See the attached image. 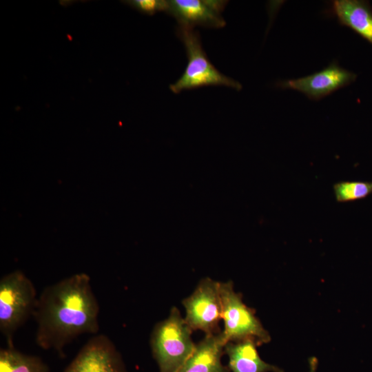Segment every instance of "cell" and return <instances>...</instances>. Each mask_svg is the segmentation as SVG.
Segmentation results:
<instances>
[{
  "label": "cell",
  "mask_w": 372,
  "mask_h": 372,
  "mask_svg": "<svg viewBox=\"0 0 372 372\" xmlns=\"http://www.w3.org/2000/svg\"><path fill=\"white\" fill-rule=\"evenodd\" d=\"M99 304L90 276L73 274L47 286L38 296L32 318L35 342L65 357V347L83 334L99 330Z\"/></svg>",
  "instance_id": "obj_1"
},
{
  "label": "cell",
  "mask_w": 372,
  "mask_h": 372,
  "mask_svg": "<svg viewBox=\"0 0 372 372\" xmlns=\"http://www.w3.org/2000/svg\"><path fill=\"white\" fill-rule=\"evenodd\" d=\"M192 330L176 307L153 329L150 345L159 372H178L194 351Z\"/></svg>",
  "instance_id": "obj_2"
},
{
  "label": "cell",
  "mask_w": 372,
  "mask_h": 372,
  "mask_svg": "<svg viewBox=\"0 0 372 372\" xmlns=\"http://www.w3.org/2000/svg\"><path fill=\"white\" fill-rule=\"evenodd\" d=\"M38 296L36 288L25 273L16 270L0 280V331L13 347L14 333L33 316Z\"/></svg>",
  "instance_id": "obj_3"
},
{
  "label": "cell",
  "mask_w": 372,
  "mask_h": 372,
  "mask_svg": "<svg viewBox=\"0 0 372 372\" xmlns=\"http://www.w3.org/2000/svg\"><path fill=\"white\" fill-rule=\"evenodd\" d=\"M176 33L185 46L187 64L180 78L169 85V90L173 93L178 94L185 90L205 86H226L238 91L242 89L238 81L219 72L210 62L203 48L198 31L178 25Z\"/></svg>",
  "instance_id": "obj_4"
},
{
  "label": "cell",
  "mask_w": 372,
  "mask_h": 372,
  "mask_svg": "<svg viewBox=\"0 0 372 372\" xmlns=\"http://www.w3.org/2000/svg\"><path fill=\"white\" fill-rule=\"evenodd\" d=\"M219 290L224 322L221 335L225 343L252 340L260 346L269 342V332L256 316L255 310L243 302L242 294L235 291L233 282H220Z\"/></svg>",
  "instance_id": "obj_5"
},
{
  "label": "cell",
  "mask_w": 372,
  "mask_h": 372,
  "mask_svg": "<svg viewBox=\"0 0 372 372\" xmlns=\"http://www.w3.org/2000/svg\"><path fill=\"white\" fill-rule=\"evenodd\" d=\"M219 285L220 282L205 278L200 281L194 292L183 300L186 312L185 320L192 331H201L205 335L221 332Z\"/></svg>",
  "instance_id": "obj_6"
},
{
  "label": "cell",
  "mask_w": 372,
  "mask_h": 372,
  "mask_svg": "<svg viewBox=\"0 0 372 372\" xmlns=\"http://www.w3.org/2000/svg\"><path fill=\"white\" fill-rule=\"evenodd\" d=\"M63 372H127L121 354L105 335L91 338Z\"/></svg>",
  "instance_id": "obj_7"
},
{
  "label": "cell",
  "mask_w": 372,
  "mask_h": 372,
  "mask_svg": "<svg viewBox=\"0 0 372 372\" xmlns=\"http://www.w3.org/2000/svg\"><path fill=\"white\" fill-rule=\"evenodd\" d=\"M355 77L354 73L333 61L320 71L303 77L279 81L277 86L296 90L311 100L318 101L347 86Z\"/></svg>",
  "instance_id": "obj_8"
},
{
  "label": "cell",
  "mask_w": 372,
  "mask_h": 372,
  "mask_svg": "<svg viewBox=\"0 0 372 372\" xmlns=\"http://www.w3.org/2000/svg\"><path fill=\"white\" fill-rule=\"evenodd\" d=\"M227 1L220 0H168L167 13L172 16L178 25L194 28H220L226 23L221 16Z\"/></svg>",
  "instance_id": "obj_9"
},
{
  "label": "cell",
  "mask_w": 372,
  "mask_h": 372,
  "mask_svg": "<svg viewBox=\"0 0 372 372\" xmlns=\"http://www.w3.org/2000/svg\"><path fill=\"white\" fill-rule=\"evenodd\" d=\"M225 344L221 332L205 335L178 372H230L221 361Z\"/></svg>",
  "instance_id": "obj_10"
},
{
  "label": "cell",
  "mask_w": 372,
  "mask_h": 372,
  "mask_svg": "<svg viewBox=\"0 0 372 372\" xmlns=\"http://www.w3.org/2000/svg\"><path fill=\"white\" fill-rule=\"evenodd\" d=\"M329 14L341 25L350 28L372 43V12L364 1L358 0H333Z\"/></svg>",
  "instance_id": "obj_11"
},
{
  "label": "cell",
  "mask_w": 372,
  "mask_h": 372,
  "mask_svg": "<svg viewBox=\"0 0 372 372\" xmlns=\"http://www.w3.org/2000/svg\"><path fill=\"white\" fill-rule=\"evenodd\" d=\"M257 343L252 340L228 342L225 353L228 358L230 372H284L280 368L260 358Z\"/></svg>",
  "instance_id": "obj_12"
},
{
  "label": "cell",
  "mask_w": 372,
  "mask_h": 372,
  "mask_svg": "<svg viewBox=\"0 0 372 372\" xmlns=\"http://www.w3.org/2000/svg\"><path fill=\"white\" fill-rule=\"evenodd\" d=\"M48 365L39 356L25 354L14 347L0 349V372H49Z\"/></svg>",
  "instance_id": "obj_13"
},
{
  "label": "cell",
  "mask_w": 372,
  "mask_h": 372,
  "mask_svg": "<svg viewBox=\"0 0 372 372\" xmlns=\"http://www.w3.org/2000/svg\"><path fill=\"white\" fill-rule=\"evenodd\" d=\"M333 190L338 203L359 200L372 194V181H340L333 185Z\"/></svg>",
  "instance_id": "obj_14"
},
{
  "label": "cell",
  "mask_w": 372,
  "mask_h": 372,
  "mask_svg": "<svg viewBox=\"0 0 372 372\" xmlns=\"http://www.w3.org/2000/svg\"><path fill=\"white\" fill-rule=\"evenodd\" d=\"M123 3L142 14L153 15L158 12H167L168 0H127Z\"/></svg>",
  "instance_id": "obj_15"
},
{
  "label": "cell",
  "mask_w": 372,
  "mask_h": 372,
  "mask_svg": "<svg viewBox=\"0 0 372 372\" xmlns=\"http://www.w3.org/2000/svg\"><path fill=\"white\" fill-rule=\"evenodd\" d=\"M318 359L316 357L309 358V372H316L318 366Z\"/></svg>",
  "instance_id": "obj_16"
}]
</instances>
